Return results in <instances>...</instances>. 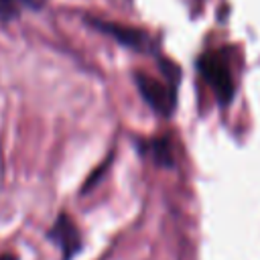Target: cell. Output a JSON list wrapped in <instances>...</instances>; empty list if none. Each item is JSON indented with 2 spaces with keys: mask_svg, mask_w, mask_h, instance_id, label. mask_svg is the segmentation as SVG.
<instances>
[{
  "mask_svg": "<svg viewBox=\"0 0 260 260\" xmlns=\"http://www.w3.org/2000/svg\"><path fill=\"white\" fill-rule=\"evenodd\" d=\"M195 65H197L199 75L213 89L215 98L221 104H228L232 93H234V77H232V71L228 67V59H225L223 51H217V49L203 51L197 57Z\"/></svg>",
  "mask_w": 260,
  "mask_h": 260,
  "instance_id": "obj_3",
  "label": "cell"
},
{
  "mask_svg": "<svg viewBox=\"0 0 260 260\" xmlns=\"http://www.w3.org/2000/svg\"><path fill=\"white\" fill-rule=\"evenodd\" d=\"M0 260H20V258H18V254H14V252H2V254H0Z\"/></svg>",
  "mask_w": 260,
  "mask_h": 260,
  "instance_id": "obj_8",
  "label": "cell"
},
{
  "mask_svg": "<svg viewBox=\"0 0 260 260\" xmlns=\"http://www.w3.org/2000/svg\"><path fill=\"white\" fill-rule=\"evenodd\" d=\"M83 22L98 30L100 35L112 39L114 43H118L120 47L134 51V53H142V55H152L154 59L160 55L158 49V39L152 37L148 30L134 26V24H126V22H118V20H108L102 16H91V14H83Z\"/></svg>",
  "mask_w": 260,
  "mask_h": 260,
  "instance_id": "obj_1",
  "label": "cell"
},
{
  "mask_svg": "<svg viewBox=\"0 0 260 260\" xmlns=\"http://www.w3.org/2000/svg\"><path fill=\"white\" fill-rule=\"evenodd\" d=\"M136 152L150 160L156 167L171 169L175 167V154H173V142L167 134H154V136H132Z\"/></svg>",
  "mask_w": 260,
  "mask_h": 260,
  "instance_id": "obj_5",
  "label": "cell"
},
{
  "mask_svg": "<svg viewBox=\"0 0 260 260\" xmlns=\"http://www.w3.org/2000/svg\"><path fill=\"white\" fill-rule=\"evenodd\" d=\"M47 242H51L57 250L61 260H73L81 254L83 250V234L79 230V225L75 223V219L63 209L57 213V217L53 219L51 228L45 234Z\"/></svg>",
  "mask_w": 260,
  "mask_h": 260,
  "instance_id": "obj_4",
  "label": "cell"
},
{
  "mask_svg": "<svg viewBox=\"0 0 260 260\" xmlns=\"http://www.w3.org/2000/svg\"><path fill=\"white\" fill-rule=\"evenodd\" d=\"M130 77L134 81V87L138 89L140 98L144 104L158 116L171 118L175 108H177V81H171L162 75V79L142 71V69H132Z\"/></svg>",
  "mask_w": 260,
  "mask_h": 260,
  "instance_id": "obj_2",
  "label": "cell"
},
{
  "mask_svg": "<svg viewBox=\"0 0 260 260\" xmlns=\"http://www.w3.org/2000/svg\"><path fill=\"white\" fill-rule=\"evenodd\" d=\"M110 160H112V152H110V154H108V156H106V158L100 162V167H95V169H93V171L87 175V179H85L83 187L79 189V193H87V191H91V189L95 187V183H98V181L104 177V173L108 171V167H110Z\"/></svg>",
  "mask_w": 260,
  "mask_h": 260,
  "instance_id": "obj_7",
  "label": "cell"
},
{
  "mask_svg": "<svg viewBox=\"0 0 260 260\" xmlns=\"http://www.w3.org/2000/svg\"><path fill=\"white\" fill-rule=\"evenodd\" d=\"M47 6V0H0V24L18 20L22 12H39Z\"/></svg>",
  "mask_w": 260,
  "mask_h": 260,
  "instance_id": "obj_6",
  "label": "cell"
}]
</instances>
